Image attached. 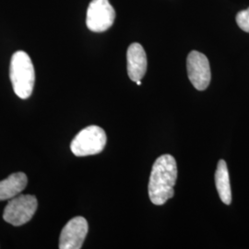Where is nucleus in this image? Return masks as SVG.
I'll return each mask as SVG.
<instances>
[{
    "instance_id": "1",
    "label": "nucleus",
    "mask_w": 249,
    "mask_h": 249,
    "mask_svg": "<svg viewBox=\"0 0 249 249\" xmlns=\"http://www.w3.org/2000/svg\"><path fill=\"white\" fill-rule=\"evenodd\" d=\"M178 179L176 159L170 155L160 156L153 163L149 181V196L153 204L163 205L175 195L174 187Z\"/></svg>"
},
{
    "instance_id": "2",
    "label": "nucleus",
    "mask_w": 249,
    "mask_h": 249,
    "mask_svg": "<svg viewBox=\"0 0 249 249\" xmlns=\"http://www.w3.org/2000/svg\"><path fill=\"white\" fill-rule=\"evenodd\" d=\"M9 78L16 95L28 99L33 93L36 71L31 57L24 51L13 53L9 67Z\"/></svg>"
},
{
    "instance_id": "3",
    "label": "nucleus",
    "mask_w": 249,
    "mask_h": 249,
    "mask_svg": "<svg viewBox=\"0 0 249 249\" xmlns=\"http://www.w3.org/2000/svg\"><path fill=\"white\" fill-rule=\"evenodd\" d=\"M107 145V134L98 125H89L76 135L71 144L72 153L78 157L95 155Z\"/></svg>"
},
{
    "instance_id": "4",
    "label": "nucleus",
    "mask_w": 249,
    "mask_h": 249,
    "mask_svg": "<svg viewBox=\"0 0 249 249\" xmlns=\"http://www.w3.org/2000/svg\"><path fill=\"white\" fill-rule=\"evenodd\" d=\"M38 201L34 195H19L11 198L3 213L5 222L20 226L30 222L36 214Z\"/></svg>"
},
{
    "instance_id": "5",
    "label": "nucleus",
    "mask_w": 249,
    "mask_h": 249,
    "mask_svg": "<svg viewBox=\"0 0 249 249\" xmlns=\"http://www.w3.org/2000/svg\"><path fill=\"white\" fill-rule=\"evenodd\" d=\"M116 11L108 0H92L87 9L86 24L89 31L103 33L114 24Z\"/></svg>"
},
{
    "instance_id": "6",
    "label": "nucleus",
    "mask_w": 249,
    "mask_h": 249,
    "mask_svg": "<svg viewBox=\"0 0 249 249\" xmlns=\"http://www.w3.org/2000/svg\"><path fill=\"white\" fill-rule=\"evenodd\" d=\"M188 79L197 90H204L210 85L212 75L210 63L204 53L191 51L187 60Z\"/></svg>"
},
{
    "instance_id": "7",
    "label": "nucleus",
    "mask_w": 249,
    "mask_h": 249,
    "mask_svg": "<svg viewBox=\"0 0 249 249\" xmlns=\"http://www.w3.org/2000/svg\"><path fill=\"white\" fill-rule=\"evenodd\" d=\"M88 230L89 225L85 218L81 216L73 218L62 229L59 238V249H81Z\"/></svg>"
},
{
    "instance_id": "8",
    "label": "nucleus",
    "mask_w": 249,
    "mask_h": 249,
    "mask_svg": "<svg viewBox=\"0 0 249 249\" xmlns=\"http://www.w3.org/2000/svg\"><path fill=\"white\" fill-rule=\"evenodd\" d=\"M127 73L132 81L142 80L147 71V56L142 45L133 43L129 45L126 53Z\"/></svg>"
},
{
    "instance_id": "9",
    "label": "nucleus",
    "mask_w": 249,
    "mask_h": 249,
    "mask_svg": "<svg viewBox=\"0 0 249 249\" xmlns=\"http://www.w3.org/2000/svg\"><path fill=\"white\" fill-rule=\"evenodd\" d=\"M28 184V178L24 173L18 172L0 181V201L9 200L21 193Z\"/></svg>"
},
{
    "instance_id": "10",
    "label": "nucleus",
    "mask_w": 249,
    "mask_h": 249,
    "mask_svg": "<svg viewBox=\"0 0 249 249\" xmlns=\"http://www.w3.org/2000/svg\"><path fill=\"white\" fill-rule=\"evenodd\" d=\"M215 184L221 200L224 204L230 205L231 202L230 177L226 161L220 160L215 172Z\"/></svg>"
},
{
    "instance_id": "11",
    "label": "nucleus",
    "mask_w": 249,
    "mask_h": 249,
    "mask_svg": "<svg viewBox=\"0 0 249 249\" xmlns=\"http://www.w3.org/2000/svg\"><path fill=\"white\" fill-rule=\"evenodd\" d=\"M236 22L244 32L249 33V8L237 13Z\"/></svg>"
},
{
    "instance_id": "12",
    "label": "nucleus",
    "mask_w": 249,
    "mask_h": 249,
    "mask_svg": "<svg viewBox=\"0 0 249 249\" xmlns=\"http://www.w3.org/2000/svg\"><path fill=\"white\" fill-rule=\"evenodd\" d=\"M136 83H137V85L141 86L142 85V80H138V81H136Z\"/></svg>"
}]
</instances>
